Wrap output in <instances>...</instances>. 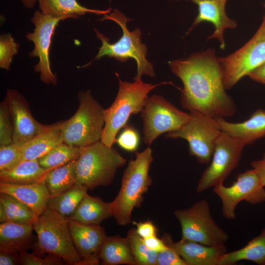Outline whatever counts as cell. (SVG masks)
Wrapping results in <instances>:
<instances>
[{
  "instance_id": "1",
  "label": "cell",
  "mask_w": 265,
  "mask_h": 265,
  "mask_svg": "<svg viewBox=\"0 0 265 265\" xmlns=\"http://www.w3.org/2000/svg\"><path fill=\"white\" fill-rule=\"evenodd\" d=\"M168 64L183 82L180 103L183 108L213 119L235 113L236 105L226 92L222 71L214 50L193 53Z\"/></svg>"
},
{
  "instance_id": "2",
  "label": "cell",
  "mask_w": 265,
  "mask_h": 265,
  "mask_svg": "<svg viewBox=\"0 0 265 265\" xmlns=\"http://www.w3.org/2000/svg\"><path fill=\"white\" fill-rule=\"evenodd\" d=\"M153 160L152 150L149 146L141 152H136L135 158L129 161L120 190L109 202L112 216L119 225L130 224L133 209L141 206L143 195L152 184L149 173Z\"/></svg>"
},
{
  "instance_id": "3",
  "label": "cell",
  "mask_w": 265,
  "mask_h": 265,
  "mask_svg": "<svg viewBox=\"0 0 265 265\" xmlns=\"http://www.w3.org/2000/svg\"><path fill=\"white\" fill-rule=\"evenodd\" d=\"M115 74L119 82L118 91L112 105L104 110L105 123L101 140L108 147L116 143L117 133L126 125L130 116L141 112L149 93L159 85L168 83H147L141 78L133 82L124 81L118 73Z\"/></svg>"
},
{
  "instance_id": "4",
  "label": "cell",
  "mask_w": 265,
  "mask_h": 265,
  "mask_svg": "<svg viewBox=\"0 0 265 265\" xmlns=\"http://www.w3.org/2000/svg\"><path fill=\"white\" fill-rule=\"evenodd\" d=\"M109 20L118 24L122 28V35L116 42L111 44L109 43L108 37L94 28L97 38L102 42V46L93 60L100 59L104 56L114 58L122 62L129 58H133L137 64V73L134 80L140 79L143 75L154 77L153 65L146 58L147 48L141 41L140 30L136 28L132 31H130L126 24L132 20L127 18L116 9L112 13L105 15L99 20Z\"/></svg>"
},
{
  "instance_id": "5",
  "label": "cell",
  "mask_w": 265,
  "mask_h": 265,
  "mask_svg": "<svg viewBox=\"0 0 265 265\" xmlns=\"http://www.w3.org/2000/svg\"><path fill=\"white\" fill-rule=\"evenodd\" d=\"M78 98L79 107L70 119L63 121L62 132L64 143L82 148L101 141L105 109L90 90L79 92Z\"/></svg>"
},
{
  "instance_id": "6",
  "label": "cell",
  "mask_w": 265,
  "mask_h": 265,
  "mask_svg": "<svg viewBox=\"0 0 265 265\" xmlns=\"http://www.w3.org/2000/svg\"><path fill=\"white\" fill-rule=\"evenodd\" d=\"M127 160L112 147L101 141L81 148L77 165V182L92 190L113 181L117 170Z\"/></svg>"
},
{
  "instance_id": "7",
  "label": "cell",
  "mask_w": 265,
  "mask_h": 265,
  "mask_svg": "<svg viewBox=\"0 0 265 265\" xmlns=\"http://www.w3.org/2000/svg\"><path fill=\"white\" fill-rule=\"evenodd\" d=\"M33 227L37 238L34 251L52 254L68 264L80 265L81 259L73 242L66 217L47 208Z\"/></svg>"
},
{
  "instance_id": "8",
  "label": "cell",
  "mask_w": 265,
  "mask_h": 265,
  "mask_svg": "<svg viewBox=\"0 0 265 265\" xmlns=\"http://www.w3.org/2000/svg\"><path fill=\"white\" fill-rule=\"evenodd\" d=\"M174 214L181 225V239L209 246L225 244L229 239L228 234L212 217L206 199L188 208L176 210Z\"/></svg>"
},
{
  "instance_id": "9",
  "label": "cell",
  "mask_w": 265,
  "mask_h": 265,
  "mask_svg": "<svg viewBox=\"0 0 265 265\" xmlns=\"http://www.w3.org/2000/svg\"><path fill=\"white\" fill-rule=\"evenodd\" d=\"M226 90L232 88L243 77L265 62V14L255 34L241 48L218 57Z\"/></svg>"
},
{
  "instance_id": "10",
  "label": "cell",
  "mask_w": 265,
  "mask_h": 265,
  "mask_svg": "<svg viewBox=\"0 0 265 265\" xmlns=\"http://www.w3.org/2000/svg\"><path fill=\"white\" fill-rule=\"evenodd\" d=\"M187 122L177 131L166 133L165 137L182 138L188 144L189 153L200 164L211 162L216 141L222 131L215 119L196 111L189 112Z\"/></svg>"
},
{
  "instance_id": "11",
  "label": "cell",
  "mask_w": 265,
  "mask_h": 265,
  "mask_svg": "<svg viewBox=\"0 0 265 265\" xmlns=\"http://www.w3.org/2000/svg\"><path fill=\"white\" fill-rule=\"evenodd\" d=\"M140 116L143 121V141L150 146L160 135L176 131L189 120V113L184 112L164 97H148Z\"/></svg>"
},
{
  "instance_id": "12",
  "label": "cell",
  "mask_w": 265,
  "mask_h": 265,
  "mask_svg": "<svg viewBox=\"0 0 265 265\" xmlns=\"http://www.w3.org/2000/svg\"><path fill=\"white\" fill-rule=\"evenodd\" d=\"M213 191L221 200L223 216L230 220L236 218V209L241 201L253 205L265 201V186L252 168L238 174L231 186L221 183L213 186Z\"/></svg>"
},
{
  "instance_id": "13",
  "label": "cell",
  "mask_w": 265,
  "mask_h": 265,
  "mask_svg": "<svg viewBox=\"0 0 265 265\" xmlns=\"http://www.w3.org/2000/svg\"><path fill=\"white\" fill-rule=\"evenodd\" d=\"M244 147L232 137L222 132L216 141L211 163L199 180L196 192L201 193L223 183L239 164Z\"/></svg>"
},
{
  "instance_id": "14",
  "label": "cell",
  "mask_w": 265,
  "mask_h": 265,
  "mask_svg": "<svg viewBox=\"0 0 265 265\" xmlns=\"http://www.w3.org/2000/svg\"><path fill=\"white\" fill-rule=\"evenodd\" d=\"M61 20L60 18L37 10L31 20L35 25L34 30L26 35V38L32 41L34 45L29 56L39 59L34 69L36 72H40L41 80L47 84H57L56 75L53 73L51 68L50 50L55 28Z\"/></svg>"
},
{
  "instance_id": "15",
  "label": "cell",
  "mask_w": 265,
  "mask_h": 265,
  "mask_svg": "<svg viewBox=\"0 0 265 265\" xmlns=\"http://www.w3.org/2000/svg\"><path fill=\"white\" fill-rule=\"evenodd\" d=\"M5 99L13 125V143L22 145L51 127L52 124H42L34 119L27 101L16 89H7Z\"/></svg>"
},
{
  "instance_id": "16",
  "label": "cell",
  "mask_w": 265,
  "mask_h": 265,
  "mask_svg": "<svg viewBox=\"0 0 265 265\" xmlns=\"http://www.w3.org/2000/svg\"><path fill=\"white\" fill-rule=\"evenodd\" d=\"M67 219L73 242L81 259L80 265H99L100 251L107 236L104 229L100 225L84 224Z\"/></svg>"
},
{
  "instance_id": "17",
  "label": "cell",
  "mask_w": 265,
  "mask_h": 265,
  "mask_svg": "<svg viewBox=\"0 0 265 265\" xmlns=\"http://www.w3.org/2000/svg\"><path fill=\"white\" fill-rule=\"evenodd\" d=\"M190 0L198 6V15L186 34L203 22H210L214 27L213 33L207 39L216 38L221 49L225 47L223 33L227 28H234L237 26V22L230 18L225 12V5L228 0Z\"/></svg>"
},
{
  "instance_id": "18",
  "label": "cell",
  "mask_w": 265,
  "mask_h": 265,
  "mask_svg": "<svg viewBox=\"0 0 265 265\" xmlns=\"http://www.w3.org/2000/svg\"><path fill=\"white\" fill-rule=\"evenodd\" d=\"M220 130L244 146L251 145L265 136V110L257 109L250 117L240 123L227 121L225 118L215 119Z\"/></svg>"
},
{
  "instance_id": "19",
  "label": "cell",
  "mask_w": 265,
  "mask_h": 265,
  "mask_svg": "<svg viewBox=\"0 0 265 265\" xmlns=\"http://www.w3.org/2000/svg\"><path fill=\"white\" fill-rule=\"evenodd\" d=\"M0 193L17 198L29 207L37 216L47 209L51 198L44 181L27 185L0 182Z\"/></svg>"
},
{
  "instance_id": "20",
  "label": "cell",
  "mask_w": 265,
  "mask_h": 265,
  "mask_svg": "<svg viewBox=\"0 0 265 265\" xmlns=\"http://www.w3.org/2000/svg\"><path fill=\"white\" fill-rule=\"evenodd\" d=\"M175 245L187 265H218L220 259L227 252L225 244L209 246L181 239Z\"/></svg>"
},
{
  "instance_id": "21",
  "label": "cell",
  "mask_w": 265,
  "mask_h": 265,
  "mask_svg": "<svg viewBox=\"0 0 265 265\" xmlns=\"http://www.w3.org/2000/svg\"><path fill=\"white\" fill-rule=\"evenodd\" d=\"M33 224L15 222L0 224V249L18 252L34 249L37 238L33 234Z\"/></svg>"
},
{
  "instance_id": "22",
  "label": "cell",
  "mask_w": 265,
  "mask_h": 265,
  "mask_svg": "<svg viewBox=\"0 0 265 265\" xmlns=\"http://www.w3.org/2000/svg\"><path fill=\"white\" fill-rule=\"evenodd\" d=\"M63 121L52 124L51 127L21 146L20 161L38 159L52 149L63 142Z\"/></svg>"
},
{
  "instance_id": "23",
  "label": "cell",
  "mask_w": 265,
  "mask_h": 265,
  "mask_svg": "<svg viewBox=\"0 0 265 265\" xmlns=\"http://www.w3.org/2000/svg\"><path fill=\"white\" fill-rule=\"evenodd\" d=\"M50 171L41 166L37 159L23 160L10 169L0 171V182L18 185L42 182Z\"/></svg>"
},
{
  "instance_id": "24",
  "label": "cell",
  "mask_w": 265,
  "mask_h": 265,
  "mask_svg": "<svg viewBox=\"0 0 265 265\" xmlns=\"http://www.w3.org/2000/svg\"><path fill=\"white\" fill-rule=\"evenodd\" d=\"M40 10L44 14L64 20L68 18L77 19L87 13L97 15L109 14L112 8L98 10L82 6L77 0H38Z\"/></svg>"
},
{
  "instance_id": "25",
  "label": "cell",
  "mask_w": 265,
  "mask_h": 265,
  "mask_svg": "<svg viewBox=\"0 0 265 265\" xmlns=\"http://www.w3.org/2000/svg\"><path fill=\"white\" fill-rule=\"evenodd\" d=\"M104 265H136L130 244L127 238L109 236L104 240L99 253Z\"/></svg>"
},
{
  "instance_id": "26",
  "label": "cell",
  "mask_w": 265,
  "mask_h": 265,
  "mask_svg": "<svg viewBox=\"0 0 265 265\" xmlns=\"http://www.w3.org/2000/svg\"><path fill=\"white\" fill-rule=\"evenodd\" d=\"M110 216V203L87 193L74 212L66 217L84 224L100 225Z\"/></svg>"
},
{
  "instance_id": "27",
  "label": "cell",
  "mask_w": 265,
  "mask_h": 265,
  "mask_svg": "<svg viewBox=\"0 0 265 265\" xmlns=\"http://www.w3.org/2000/svg\"><path fill=\"white\" fill-rule=\"evenodd\" d=\"M244 260L265 265V227L258 236L249 240L244 247L227 252L220 259L218 265H233Z\"/></svg>"
},
{
  "instance_id": "28",
  "label": "cell",
  "mask_w": 265,
  "mask_h": 265,
  "mask_svg": "<svg viewBox=\"0 0 265 265\" xmlns=\"http://www.w3.org/2000/svg\"><path fill=\"white\" fill-rule=\"evenodd\" d=\"M38 217L27 206L14 197L0 193V222L33 224Z\"/></svg>"
},
{
  "instance_id": "29",
  "label": "cell",
  "mask_w": 265,
  "mask_h": 265,
  "mask_svg": "<svg viewBox=\"0 0 265 265\" xmlns=\"http://www.w3.org/2000/svg\"><path fill=\"white\" fill-rule=\"evenodd\" d=\"M77 161L73 160L48 172L44 182L51 196L68 190L76 183Z\"/></svg>"
},
{
  "instance_id": "30",
  "label": "cell",
  "mask_w": 265,
  "mask_h": 265,
  "mask_svg": "<svg viewBox=\"0 0 265 265\" xmlns=\"http://www.w3.org/2000/svg\"><path fill=\"white\" fill-rule=\"evenodd\" d=\"M88 188L78 183L68 190L51 196L48 208L61 215L68 217L75 211L87 193Z\"/></svg>"
},
{
  "instance_id": "31",
  "label": "cell",
  "mask_w": 265,
  "mask_h": 265,
  "mask_svg": "<svg viewBox=\"0 0 265 265\" xmlns=\"http://www.w3.org/2000/svg\"><path fill=\"white\" fill-rule=\"evenodd\" d=\"M80 151L81 148L63 142L52 149L37 160L41 166L51 170L71 161L78 159Z\"/></svg>"
},
{
  "instance_id": "32",
  "label": "cell",
  "mask_w": 265,
  "mask_h": 265,
  "mask_svg": "<svg viewBox=\"0 0 265 265\" xmlns=\"http://www.w3.org/2000/svg\"><path fill=\"white\" fill-rule=\"evenodd\" d=\"M130 244L136 265H156L158 252L149 249L136 233L130 230L126 236Z\"/></svg>"
},
{
  "instance_id": "33",
  "label": "cell",
  "mask_w": 265,
  "mask_h": 265,
  "mask_svg": "<svg viewBox=\"0 0 265 265\" xmlns=\"http://www.w3.org/2000/svg\"><path fill=\"white\" fill-rule=\"evenodd\" d=\"M19 46L10 33H3L0 36V68L7 71L10 69L13 57L18 53Z\"/></svg>"
},
{
  "instance_id": "34",
  "label": "cell",
  "mask_w": 265,
  "mask_h": 265,
  "mask_svg": "<svg viewBox=\"0 0 265 265\" xmlns=\"http://www.w3.org/2000/svg\"><path fill=\"white\" fill-rule=\"evenodd\" d=\"M162 239L167 248L158 253L156 265H187L177 251L172 236L165 234Z\"/></svg>"
},
{
  "instance_id": "35",
  "label": "cell",
  "mask_w": 265,
  "mask_h": 265,
  "mask_svg": "<svg viewBox=\"0 0 265 265\" xmlns=\"http://www.w3.org/2000/svg\"><path fill=\"white\" fill-rule=\"evenodd\" d=\"M20 265H62L65 262L60 257L49 253L42 254L36 251H27L20 253Z\"/></svg>"
},
{
  "instance_id": "36",
  "label": "cell",
  "mask_w": 265,
  "mask_h": 265,
  "mask_svg": "<svg viewBox=\"0 0 265 265\" xmlns=\"http://www.w3.org/2000/svg\"><path fill=\"white\" fill-rule=\"evenodd\" d=\"M13 128L8 103L5 99L0 104V145L13 143Z\"/></svg>"
},
{
  "instance_id": "37",
  "label": "cell",
  "mask_w": 265,
  "mask_h": 265,
  "mask_svg": "<svg viewBox=\"0 0 265 265\" xmlns=\"http://www.w3.org/2000/svg\"><path fill=\"white\" fill-rule=\"evenodd\" d=\"M21 146L14 143L0 145V171L10 169L20 162Z\"/></svg>"
},
{
  "instance_id": "38",
  "label": "cell",
  "mask_w": 265,
  "mask_h": 265,
  "mask_svg": "<svg viewBox=\"0 0 265 265\" xmlns=\"http://www.w3.org/2000/svg\"><path fill=\"white\" fill-rule=\"evenodd\" d=\"M121 132L116 142L123 149L133 152L137 149L140 142L138 132L132 126L126 125Z\"/></svg>"
},
{
  "instance_id": "39",
  "label": "cell",
  "mask_w": 265,
  "mask_h": 265,
  "mask_svg": "<svg viewBox=\"0 0 265 265\" xmlns=\"http://www.w3.org/2000/svg\"><path fill=\"white\" fill-rule=\"evenodd\" d=\"M135 230L137 234L143 239L157 235V228L150 220L137 223Z\"/></svg>"
},
{
  "instance_id": "40",
  "label": "cell",
  "mask_w": 265,
  "mask_h": 265,
  "mask_svg": "<svg viewBox=\"0 0 265 265\" xmlns=\"http://www.w3.org/2000/svg\"><path fill=\"white\" fill-rule=\"evenodd\" d=\"M20 253L9 250L0 249V265H20Z\"/></svg>"
},
{
  "instance_id": "41",
  "label": "cell",
  "mask_w": 265,
  "mask_h": 265,
  "mask_svg": "<svg viewBox=\"0 0 265 265\" xmlns=\"http://www.w3.org/2000/svg\"><path fill=\"white\" fill-rule=\"evenodd\" d=\"M143 239L149 249L158 253L165 250L167 248L163 239L158 238L157 235Z\"/></svg>"
},
{
  "instance_id": "42",
  "label": "cell",
  "mask_w": 265,
  "mask_h": 265,
  "mask_svg": "<svg viewBox=\"0 0 265 265\" xmlns=\"http://www.w3.org/2000/svg\"><path fill=\"white\" fill-rule=\"evenodd\" d=\"M251 166L258 174L263 186L265 187V153L262 159L252 161Z\"/></svg>"
},
{
  "instance_id": "43",
  "label": "cell",
  "mask_w": 265,
  "mask_h": 265,
  "mask_svg": "<svg viewBox=\"0 0 265 265\" xmlns=\"http://www.w3.org/2000/svg\"><path fill=\"white\" fill-rule=\"evenodd\" d=\"M248 76L253 80L265 85V62L250 72Z\"/></svg>"
},
{
  "instance_id": "44",
  "label": "cell",
  "mask_w": 265,
  "mask_h": 265,
  "mask_svg": "<svg viewBox=\"0 0 265 265\" xmlns=\"http://www.w3.org/2000/svg\"><path fill=\"white\" fill-rule=\"evenodd\" d=\"M24 6L27 8H32L34 7L38 0H20Z\"/></svg>"
},
{
  "instance_id": "45",
  "label": "cell",
  "mask_w": 265,
  "mask_h": 265,
  "mask_svg": "<svg viewBox=\"0 0 265 265\" xmlns=\"http://www.w3.org/2000/svg\"><path fill=\"white\" fill-rule=\"evenodd\" d=\"M109 0V1H111V0Z\"/></svg>"
},
{
  "instance_id": "46",
  "label": "cell",
  "mask_w": 265,
  "mask_h": 265,
  "mask_svg": "<svg viewBox=\"0 0 265 265\" xmlns=\"http://www.w3.org/2000/svg\"></svg>"
}]
</instances>
